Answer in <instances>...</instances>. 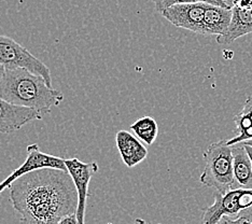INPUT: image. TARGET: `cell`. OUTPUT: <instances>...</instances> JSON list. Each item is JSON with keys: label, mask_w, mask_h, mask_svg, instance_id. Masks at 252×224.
Instances as JSON below:
<instances>
[{"label": "cell", "mask_w": 252, "mask_h": 224, "mask_svg": "<svg viewBox=\"0 0 252 224\" xmlns=\"http://www.w3.org/2000/svg\"><path fill=\"white\" fill-rule=\"evenodd\" d=\"M10 203L21 224H59L78 208V192L69 172L44 168L24 175L10 187Z\"/></svg>", "instance_id": "6da1fadb"}, {"label": "cell", "mask_w": 252, "mask_h": 224, "mask_svg": "<svg viewBox=\"0 0 252 224\" xmlns=\"http://www.w3.org/2000/svg\"><path fill=\"white\" fill-rule=\"evenodd\" d=\"M0 98L13 105L33 109L39 113L48 114L51 109L61 105L64 94L45 82L38 74L25 68L5 69L0 85Z\"/></svg>", "instance_id": "7a4b0ae2"}, {"label": "cell", "mask_w": 252, "mask_h": 224, "mask_svg": "<svg viewBox=\"0 0 252 224\" xmlns=\"http://www.w3.org/2000/svg\"><path fill=\"white\" fill-rule=\"evenodd\" d=\"M204 160L205 168L199 177L202 185L214 188L220 194L235 189L232 146L225 139L211 143L204 152Z\"/></svg>", "instance_id": "3957f363"}, {"label": "cell", "mask_w": 252, "mask_h": 224, "mask_svg": "<svg viewBox=\"0 0 252 224\" xmlns=\"http://www.w3.org/2000/svg\"><path fill=\"white\" fill-rule=\"evenodd\" d=\"M0 64L5 69L25 68L41 76L50 88H52L50 68L15 40L2 34H0Z\"/></svg>", "instance_id": "277c9868"}, {"label": "cell", "mask_w": 252, "mask_h": 224, "mask_svg": "<svg viewBox=\"0 0 252 224\" xmlns=\"http://www.w3.org/2000/svg\"><path fill=\"white\" fill-rule=\"evenodd\" d=\"M44 168H53L68 171L67 166L65 164V159L57 158L54 157V155L41 152L39 149L38 143L28 145L27 155L24 163H23L19 168H16L11 172V175L5 178L3 181L0 182V193L3 192L5 189L10 188L11 185L18 180L19 178L30 174L32 171H36Z\"/></svg>", "instance_id": "5b68a950"}, {"label": "cell", "mask_w": 252, "mask_h": 224, "mask_svg": "<svg viewBox=\"0 0 252 224\" xmlns=\"http://www.w3.org/2000/svg\"><path fill=\"white\" fill-rule=\"evenodd\" d=\"M65 164L78 192V208L76 211L78 223L85 224V208H87L88 197L90 196L89 186L92 177L99 170V166L97 162L84 163L78 158L66 159Z\"/></svg>", "instance_id": "8992f818"}, {"label": "cell", "mask_w": 252, "mask_h": 224, "mask_svg": "<svg viewBox=\"0 0 252 224\" xmlns=\"http://www.w3.org/2000/svg\"><path fill=\"white\" fill-rule=\"evenodd\" d=\"M208 4L206 2L175 4L161 14L176 27L204 34V16Z\"/></svg>", "instance_id": "52a82bcc"}, {"label": "cell", "mask_w": 252, "mask_h": 224, "mask_svg": "<svg viewBox=\"0 0 252 224\" xmlns=\"http://www.w3.org/2000/svg\"><path fill=\"white\" fill-rule=\"evenodd\" d=\"M42 114L31 108L20 107L0 98V133L10 134L36 120Z\"/></svg>", "instance_id": "ba28073f"}, {"label": "cell", "mask_w": 252, "mask_h": 224, "mask_svg": "<svg viewBox=\"0 0 252 224\" xmlns=\"http://www.w3.org/2000/svg\"><path fill=\"white\" fill-rule=\"evenodd\" d=\"M116 142L123 163L128 168L135 167L148 157V149L128 130H119L116 135Z\"/></svg>", "instance_id": "9c48e42d"}, {"label": "cell", "mask_w": 252, "mask_h": 224, "mask_svg": "<svg viewBox=\"0 0 252 224\" xmlns=\"http://www.w3.org/2000/svg\"><path fill=\"white\" fill-rule=\"evenodd\" d=\"M249 33H252V8L239 9L233 7L230 27L224 34L217 36V42L219 44L232 43Z\"/></svg>", "instance_id": "30bf717a"}, {"label": "cell", "mask_w": 252, "mask_h": 224, "mask_svg": "<svg viewBox=\"0 0 252 224\" xmlns=\"http://www.w3.org/2000/svg\"><path fill=\"white\" fill-rule=\"evenodd\" d=\"M232 21V9L208 4L204 16V34H224Z\"/></svg>", "instance_id": "8fae6325"}, {"label": "cell", "mask_w": 252, "mask_h": 224, "mask_svg": "<svg viewBox=\"0 0 252 224\" xmlns=\"http://www.w3.org/2000/svg\"><path fill=\"white\" fill-rule=\"evenodd\" d=\"M235 183L240 188L252 189V163L243 143L232 146Z\"/></svg>", "instance_id": "7c38bea8"}, {"label": "cell", "mask_w": 252, "mask_h": 224, "mask_svg": "<svg viewBox=\"0 0 252 224\" xmlns=\"http://www.w3.org/2000/svg\"><path fill=\"white\" fill-rule=\"evenodd\" d=\"M234 122L237 126L238 135L230 140H226L228 146H234L252 139V97H248L238 114L234 117Z\"/></svg>", "instance_id": "4fadbf2b"}, {"label": "cell", "mask_w": 252, "mask_h": 224, "mask_svg": "<svg viewBox=\"0 0 252 224\" xmlns=\"http://www.w3.org/2000/svg\"><path fill=\"white\" fill-rule=\"evenodd\" d=\"M135 136L144 141L147 146H151L157 140L158 134V126L157 121L151 117H142L129 126Z\"/></svg>", "instance_id": "5bb4252c"}, {"label": "cell", "mask_w": 252, "mask_h": 224, "mask_svg": "<svg viewBox=\"0 0 252 224\" xmlns=\"http://www.w3.org/2000/svg\"><path fill=\"white\" fill-rule=\"evenodd\" d=\"M154 5H156V10L158 12L162 13L164 10L171 7L175 4H182V3H194V2H206L214 5H219L222 7L220 2H218L217 0H153Z\"/></svg>", "instance_id": "9a60e30c"}, {"label": "cell", "mask_w": 252, "mask_h": 224, "mask_svg": "<svg viewBox=\"0 0 252 224\" xmlns=\"http://www.w3.org/2000/svg\"><path fill=\"white\" fill-rule=\"evenodd\" d=\"M227 224H252V207L250 208L243 210L240 214L237 216L236 219H228V218L224 217L223 218Z\"/></svg>", "instance_id": "2e32d148"}, {"label": "cell", "mask_w": 252, "mask_h": 224, "mask_svg": "<svg viewBox=\"0 0 252 224\" xmlns=\"http://www.w3.org/2000/svg\"><path fill=\"white\" fill-rule=\"evenodd\" d=\"M234 7L239 8V9H251L252 0H237Z\"/></svg>", "instance_id": "e0dca14e"}, {"label": "cell", "mask_w": 252, "mask_h": 224, "mask_svg": "<svg viewBox=\"0 0 252 224\" xmlns=\"http://www.w3.org/2000/svg\"><path fill=\"white\" fill-rule=\"evenodd\" d=\"M59 224H79V223L77 220L76 214H72V215L66 216L65 218H63V219L59 222Z\"/></svg>", "instance_id": "ac0fdd59"}, {"label": "cell", "mask_w": 252, "mask_h": 224, "mask_svg": "<svg viewBox=\"0 0 252 224\" xmlns=\"http://www.w3.org/2000/svg\"><path fill=\"white\" fill-rule=\"evenodd\" d=\"M236 1H237V0H223V2H224L226 4V7L230 8V9H232L234 7L235 3H236Z\"/></svg>", "instance_id": "d6986e66"}, {"label": "cell", "mask_w": 252, "mask_h": 224, "mask_svg": "<svg viewBox=\"0 0 252 224\" xmlns=\"http://www.w3.org/2000/svg\"><path fill=\"white\" fill-rule=\"evenodd\" d=\"M4 73H5V68H4V66L0 64V85H1V82H2L3 77H4Z\"/></svg>", "instance_id": "ffe728a7"}, {"label": "cell", "mask_w": 252, "mask_h": 224, "mask_svg": "<svg viewBox=\"0 0 252 224\" xmlns=\"http://www.w3.org/2000/svg\"><path fill=\"white\" fill-rule=\"evenodd\" d=\"M133 224H152V223L147 222V221L144 220V219H140V218H137V219H135V221H134ZM158 224H161V223H158Z\"/></svg>", "instance_id": "44dd1931"}, {"label": "cell", "mask_w": 252, "mask_h": 224, "mask_svg": "<svg viewBox=\"0 0 252 224\" xmlns=\"http://www.w3.org/2000/svg\"><path fill=\"white\" fill-rule=\"evenodd\" d=\"M243 143V142H242ZM244 145V143H243ZM245 146V148H246V151H247V153H248V155H249V158H250V160H251V163H252V147L251 146H247V145H244Z\"/></svg>", "instance_id": "7402d4cb"}, {"label": "cell", "mask_w": 252, "mask_h": 224, "mask_svg": "<svg viewBox=\"0 0 252 224\" xmlns=\"http://www.w3.org/2000/svg\"><path fill=\"white\" fill-rule=\"evenodd\" d=\"M244 145H247V146H251L252 147V139H249V140H247V141H245V142H243Z\"/></svg>", "instance_id": "603a6c76"}, {"label": "cell", "mask_w": 252, "mask_h": 224, "mask_svg": "<svg viewBox=\"0 0 252 224\" xmlns=\"http://www.w3.org/2000/svg\"><path fill=\"white\" fill-rule=\"evenodd\" d=\"M217 1H218V2H220L223 8H227V7H226V4H225L224 2H223V0H217ZM227 9H230V8H227Z\"/></svg>", "instance_id": "cb8c5ba5"}]
</instances>
